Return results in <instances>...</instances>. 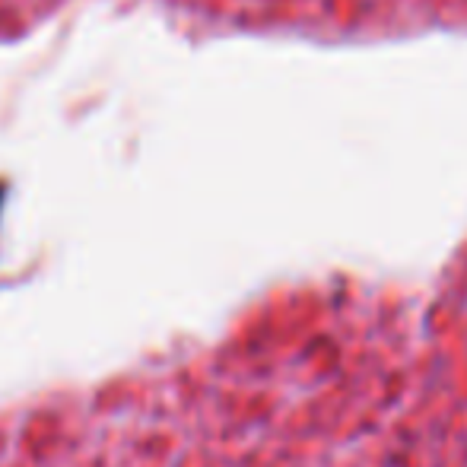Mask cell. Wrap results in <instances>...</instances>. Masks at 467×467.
I'll use <instances>...</instances> for the list:
<instances>
[{
  "label": "cell",
  "mask_w": 467,
  "mask_h": 467,
  "mask_svg": "<svg viewBox=\"0 0 467 467\" xmlns=\"http://www.w3.org/2000/svg\"><path fill=\"white\" fill-rule=\"evenodd\" d=\"M4 197H6V188L0 185V207H4Z\"/></svg>",
  "instance_id": "1"
}]
</instances>
